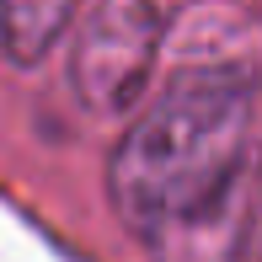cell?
<instances>
[{"label": "cell", "instance_id": "obj_1", "mask_svg": "<svg viewBox=\"0 0 262 262\" xmlns=\"http://www.w3.org/2000/svg\"><path fill=\"white\" fill-rule=\"evenodd\" d=\"M107 198L150 262H246L257 214L252 59H187L134 107L107 161Z\"/></svg>", "mask_w": 262, "mask_h": 262}, {"label": "cell", "instance_id": "obj_2", "mask_svg": "<svg viewBox=\"0 0 262 262\" xmlns=\"http://www.w3.org/2000/svg\"><path fill=\"white\" fill-rule=\"evenodd\" d=\"M182 0H91L70 49V86L97 118H128L150 91Z\"/></svg>", "mask_w": 262, "mask_h": 262}, {"label": "cell", "instance_id": "obj_3", "mask_svg": "<svg viewBox=\"0 0 262 262\" xmlns=\"http://www.w3.org/2000/svg\"><path fill=\"white\" fill-rule=\"evenodd\" d=\"M80 0H0V49L16 64H38L70 32Z\"/></svg>", "mask_w": 262, "mask_h": 262}]
</instances>
